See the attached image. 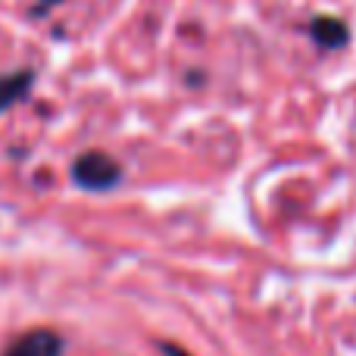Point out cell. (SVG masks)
I'll return each mask as SVG.
<instances>
[{
	"label": "cell",
	"mask_w": 356,
	"mask_h": 356,
	"mask_svg": "<svg viewBox=\"0 0 356 356\" xmlns=\"http://www.w3.org/2000/svg\"><path fill=\"white\" fill-rule=\"evenodd\" d=\"M72 181L85 191H110L122 181V166L104 150H85L72 163Z\"/></svg>",
	"instance_id": "cell-1"
},
{
	"label": "cell",
	"mask_w": 356,
	"mask_h": 356,
	"mask_svg": "<svg viewBox=\"0 0 356 356\" xmlns=\"http://www.w3.org/2000/svg\"><path fill=\"white\" fill-rule=\"evenodd\" d=\"M66 341L54 328H31L3 350V356H63Z\"/></svg>",
	"instance_id": "cell-2"
},
{
	"label": "cell",
	"mask_w": 356,
	"mask_h": 356,
	"mask_svg": "<svg viewBox=\"0 0 356 356\" xmlns=\"http://www.w3.org/2000/svg\"><path fill=\"white\" fill-rule=\"evenodd\" d=\"M31 81H35V72H31V69L0 75V116H3L10 106H16L19 100L31 91Z\"/></svg>",
	"instance_id": "cell-3"
},
{
	"label": "cell",
	"mask_w": 356,
	"mask_h": 356,
	"mask_svg": "<svg viewBox=\"0 0 356 356\" xmlns=\"http://www.w3.org/2000/svg\"><path fill=\"white\" fill-rule=\"evenodd\" d=\"M309 35H313V41L319 44V47L334 50V47H344L347 44V25L334 16H319L309 22Z\"/></svg>",
	"instance_id": "cell-4"
},
{
	"label": "cell",
	"mask_w": 356,
	"mask_h": 356,
	"mask_svg": "<svg viewBox=\"0 0 356 356\" xmlns=\"http://www.w3.org/2000/svg\"><path fill=\"white\" fill-rule=\"evenodd\" d=\"M160 350L166 353V356H191V353H184L178 344H166V341H163V344H160Z\"/></svg>",
	"instance_id": "cell-5"
},
{
	"label": "cell",
	"mask_w": 356,
	"mask_h": 356,
	"mask_svg": "<svg viewBox=\"0 0 356 356\" xmlns=\"http://www.w3.org/2000/svg\"><path fill=\"white\" fill-rule=\"evenodd\" d=\"M41 6H56V3H63V0H38Z\"/></svg>",
	"instance_id": "cell-6"
}]
</instances>
